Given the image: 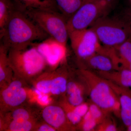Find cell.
I'll use <instances>...</instances> for the list:
<instances>
[{"label":"cell","mask_w":131,"mask_h":131,"mask_svg":"<svg viewBox=\"0 0 131 131\" xmlns=\"http://www.w3.org/2000/svg\"><path fill=\"white\" fill-rule=\"evenodd\" d=\"M1 43L8 50H21L49 36L23 12L16 9L3 31L0 33Z\"/></svg>","instance_id":"obj_1"},{"label":"cell","mask_w":131,"mask_h":131,"mask_svg":"<svg viewBox=\"0 0 131 131\" xmlns=\"http://www.w3.org/2000/svg\"><path fill=\"white\" fill-rule=\"evenodd\" d=\"M110 13L98 19L90 27L96 33L102 45L115 48L130 38L131 10L113 15Z\"/></svg>","instance_id":"obj_2"},{"label":"cell","mask_w":131,"mask_h":131,"mask_svg":"<svg viewBox=\"0 0 131 131\" xmlns=\"http://www.w3.org/2000/svg\"><path fill=\"white\" fill-rule=\"evenodd\" d=\"M77 73L85 84L91 102L107 113H114L119 116L118 97L107 80L89 70L80 69Z\"/></svg>","instance_id":"obj_3"},{"label":"cell","mask_w":131,"mask_h":131,"mask_svg":"<svg viewBox=\"0 0 131 131\" xmlns=\"http://www.w3.org/2000/svg\"><path fill=\"white\" fill-rule=\"evenodd\" d=\"M8 56L14 74L27 83L33 82L48 67L44 58L34 43L24 49H10Z\"/></svg>","instance_id":"obj_4"},{"label":"cell","mask_w":131,"mask_h":131,"mask_svg":"<svg viewBox=\"0 0 131 131\" xmlns=\"http://www.w3.org/2000/svg\"><path fill=\"white\" fill-rule=\"evenodd\" d=\"M118 0H84L67 22L69 33L90 27L98 19L112 13Z\"/></svg>","instance_id":"obj_5"},{"label":"cell","mask_w":131,"mask_h":131,"mask_svg":"<svg viewBox=\"0 0 131 131\" xmlns=\"http://www.w3.org/2000/svg\"><path fill=\"white\" fill-rule=\"evenodd\" d=\"M24 13L49 37L66 46L69 39L68 21L61 13L45 9H33Z\"/></svg>","instance_id":"obj_6"},{"label":"cell","mask_w":131,"mask_h":131,"mask_svg":"<svg viewBox=\"0 0 131 131\" xmlns=\"http://www.w3.org/2000/svg\"><path fill=\"white\" fill-rule=\"evenodd\" d=\"M69 39L77 63L98 52L102 46L91 27L69 33Z\"/></svg>","instance_id":"obj_7"},{"label":"cell","mask_w":131,"mask_h":131,"mask_svg":"<svg viewBox=\"0 0 131 131\" xmlns=\"http://www.w3.org/2000/svg\"><path fill=\"white\" fill-rule=\"evenodd\" d=\"M27 83L14 74L11 82L1 89V114L8 112L24 106L29 98Z\"/></svg>","instance_id":"obj_8"},{"label":"cell","mask_w":131,"mask_h":131,"mask_svg":"<svg viewBox=\"0 0 131 131\" xmlns=\"http://www.w3.org/2000/svg\"><path fill=\"white\" fill-rule=\"evenodd\" d=\"M79 69L95 72H109L119 69V60L115 48L102 45L98 52L77 63Z\"/></svg>","instance_id":"obj_9"},{"label":"cell","mask_w":131,"mask_h":131,"mask_svg":"<svg viewBox=\"0 0 131 131\" xmlns=\"http://www.w3.org/2000/svg\"><path fill=\"white\" fill-rule=\"evenodd\" d=\"M34 44L51 70L55 69L60 64L65 62L66 46L50 37L39 43L35 42Z\"/></svg>","instance_id":"obj_10"},{"label":"cell","mask_w":131,"mask_h":131,"mask_svg":"<svg viewBox=\"0 0 131 131\" xmlns=\"http://www.w3.org/2000/svg\"><path fill=\"white\" fill-rule=\"evenodd\" d=\"M43 121L54 127L57 131H74L76 127L68 119L64 110L60 106L51 105L42 110Z\"/></svg>","instance_id":"obj_11"},{"label":"cell","mask_w":131,"mask_h":131,"mask_svg":"<svg viewBox=\"0 0 131 131\" xmlns=\"http://www.w3.org/2000/svg\"><path fill=\"white\" fill-rule=\"evenodd\" d=\"M117 94L120 104L119 117L126 127L131 125V89L108 81Z\"/></svg>","instance_id":"obj_12"},{"label":"cell","mask_w":131,"mask_h":131,"mask_svg":"<svg viewBox=\"0 0 131 131\" xmlns=\"http://www.w3.org/2000/svg\"><path fill=\"white\" fill-rule=\"evenodd\" d=\"M78 80L70 76L66 88L65 98L71 105L77 106L84 102V95L87 94L85 84L80 78Z\"/></svg>","instance_id":"obj_13"},{"label":"cell","mask_w":131,"mask_h":131,"mask_svg":"<svg viewBox=\"0 0 131 131\" xmlns=\"http://www.w3.org/2000/svg\"><path fill=\"white\" fill-rule=\"evenodd\" d=\"M94 72L108 81L122 88H131V70L124 67L109 72Z\"/></svg>","instance_id":"obj_14"},{"label":"cell","mask_w":131,"mask_h":131,"mask_svg":"<svg viewBox=\"0 0 131 131\" xmlns=\"http://www.w3.org/2000/svg\"><path fill=\"white\" fill-rule=\"evenodd\" d=\"M8 50L2 43L0 45V89L4 88L12 81L14 73L8 61Z\"/></svg>","instance_id":"obj_15"},{"label":"cell","mask_w":131,"mask_h":131,"mask_svg":"<svg viewBox=\"0 0 131 131\" xmlns=\"http://www.w3.org/2000/svg\"><path fill=\"white\" fill-rule=\"evenodd\" d=\"M16 9L25 12L33 9L58 11L54 0H13Z\"/></svg>","instance_id":"obj_16"},{"label":"cell","mask_w":131,"mask_h":131,"mask_svg":"<svg viewBox=\"0 0 131 131\" xmlns=\"http://www.w3.org/2000/svg\"><path fill=\"white\" fill-rule=\"evenodd\" d=\"M37 115V112L32 111L30 108L21 106L8 112L1 114L0 123L10 121L37 120L38 119Z\"/></svg>","instance_id":"obj_17"},{"label":"cell","mask_w":131,"mask_h":131,"mask_svg":"<svg viewBox=\"0 0 131 131\" xmlns=\"http://www.w3.org/2000/svg\"><path fill=\"white\" fill-rule=\"evenodd\" d=\"M84 0H54L58 11L67 21L80 7Z\"/></svg>","instance_id":"obj_18"},{"label":"cell","mask_w":131,"mask_h":131,"mask_svg":"<svg viewBox=\"0 0 131 131\" xmlns=\"http://www.w3.org/2000/svg\"><path fill=\"white\" fill-rule=\"evenodd\" d=\"M39 122L38 119L8 121L0 123V129L1 131H35Z\"/></svg>","instance_id":"obj_19"},{"label":"cell","mask_w":131,"mask_h":131,"mask_svg":"<svg viewBox=\"0 0 131 131\" xmlns=\"http://www.w3.org/2000/svg\"><path fill=\"white\" fill-rule=\"evenodd\" d=\"M16 9L13 0H0V33L4 30Z\"/></svg>","instance_id":"obj_20"},{"label":"cell","mask_w":131,"mask_h":131,"mask_svg":"<svg viewBox=\"0 0 131 131\" xmlns=\"http://www.w3.org/2000/svg\"><path fill=\"white\" fill-rule=\"evenodd\" d=\"M119 60V68L124 67L131 70V39L115 48Z\"/></svg>","instance_id":"obj_21"},{"label":"cell","mask_w":131,"mask_h":131,"mask_svg":"<svg viewBox=\"0 0 131 131\" xmlns=\"http://www.w3.org/2000/svg\"><path fill=\"white\" fill-rule=\"evenodd\" d=\"M98 124L95 119L91 116L88 112L82 118L80 123L76 126L77 129L84 131L95 130Z\"/></svg>","instance_id":"obj_22"},{"label":"cell","mask_w":131,"mask_h":131,"mask_svg":"<svg viewBox=\"0 0 131 131\" xmlns=\"http://www.w3.org/2000/svg\"><path fill=\"white\" fill-rule=\"evenodd\" d=\"M89 104V111L91 116L95 119L98 125L107 118L109 113L105 112L96 104L91 102Z\"/></svg>","instance_id":"obj_23"},{"label":"cell","mask_w":131,"mask_h":131,"mask_svg":"<svg viewBox=\"0 0 131 131\" xmlns=\"http://www.w3.org/2000/svg\"><path fill=\"white\" fill-rule=\"evenodd\" d=\"M117 127L114 122L108 117L103 122L98 125L95 130L100 131H115L118 130Z\"/></svg>","instance_id":"obj_24"},{"label":"cell","mask_w":131,"mask_h":131,"mask_svg":"<svg viewBox=\"0 0 131 131\" xmlns=\"http://www.w3.org/2000/svg\"><path fill=\"white\" fill-rule=\"evenodd\" d=\"M71 105L74 112L82 118L86 114L89 110V104L86 102H83L77 106H74Z\"/></svg>","instance_id":"obj_25"},{"label":"cell","mask_w":131,"mask_h":131,"mask_svg":"<svg viewBox=\"0 0 131 131\" xmlns=\"http://www.w3.org/2000/svg\"><path fill=\"white\" fill-rule=\"evenodd\" d=\"M35 131H56L57 130L53 127L43 121L42 122H38L35 128Z\"/></svg>","instance_id":"obj_26"},{"label":"cell","mask_w":131,"mask_h":131,"mask_svg":"<svg viewBox=\"0 0 131 131\" xmlns=\"http://www.w3.org/2000/svg\"><path fill=\"white\" fill-rule=\"evenodd\" d=\"M127 130L128 131H131V125L129 126L126 127Z\"/></svg>","instance_id":"obj_27"},{"label":"cell","mask_w":131,"mask_h":131,"mask_svg":"<svg viewBox=\"0 0 131 131\" xmlns=\"http://www.w3.org/2000/svg\"><path fill=\"white\" fill-rule=\"evenodd\" d=\"M130 38L131 39V34H130Z\"/></svg>","instance_id":"obj_28"}]
</instances>
